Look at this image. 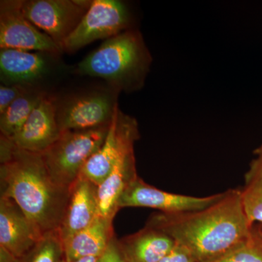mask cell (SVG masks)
Listing matches in <instances>:
<instances>
[{"label":"cell","mask_w":262,"mask_h":262,"mask_svg":"<svg viewBox=\"0 0 262 262\" xmlns=\"http://www.w3.org/2000/svg\"><path fill=\"white\" fill-rule=\"evenodd\" d=\"M146 225L168 234L200 262L223 256L249 237L253 229L239 189L224 192L216 203L201 211L153 215Z\"/></svg>","instance_id":"1"},{"label":"cell","mask_w":262,"mask_h":262,"mask_svg":"<svg viewBox=\"0 0 262 262\" xmlns=\"http://www.w3.org/2000/svg\"><path fill=\"white\" fill-rule=\"evenodd\" d=\"M0 163L1 195L12 198L43 234L58 230L70 188L54 182L42 154L20 149L1 136Z\"/></svg>","instance_id":"2"},{"label":"cell","mask_w":262,"mask_h":262,"mask_svg":"<svg viewBox=\"0 0 262 262\" xmlns=\"http://www.w3.org/2000/svg\"><path fill=\"white\" fill-rule=\"evenodd\" d=\"M151 63L142 34L134 28L106 39L77 64L75 72L102 79L119 94H129L143 89Z\"/></svg>","instance_id":"3"},{"label":"cell","mask_w":262,"mask_h":262,"mask_svg":"<svg viewBox=\"0 0 262 262\" xmlns=\"http://www.w3.org/2000/svg\"><path fill=\"white\" fill-rule=\"evenodd\" d=\"M110 125L62 132L56 142L42 153L48 171L56 184L65 188L72 187L88 160L102 145Z\"/></svg>","instance_id":"4"},{"label":"cell","mask_w":262,"mask_h":262,"mask_svg":"<svg viewBox=\"0 0 262 262\" xmlns=\"http://www.w3.org/2000/svg\"><path fill=\"white\" fill-rule=\"evenodd\" d=\"M126 3L120 0H93L80 23L62 44V52L73 53L99 39H108L132 27Z\"/></svg>","instance_id":"5"},{"label":"cell","mask_w":262,"mask_h":262,"mask_svg":"<svg viewBox=\"0 0 262 262\" xmlns=\"http://www.w3.org/2000/svg\"><path fill=\"white\" fill-rule=\"evenodd\" d=\"M119 93L110 89L82 93L56 100V115L61 132L108 126L119 106Z\"/></svg>","instance_id":"6"},{"label":"cell","mask_w":262,"mask_h":262,"mask_svg":"<svg viewBox=\"0 0 262 262\" xmlns=\"http://www.w3.org/2000/svg\"><path fill=\"white\" fill-rule=\"evenodd\" d=\"M91 0H21L24 15L61 48L80 23Z\"/></svg>","instance_id":"7"},{"label":"cell","mask_w":262,"mask_h":262,"mask_svg":"<svg viewBox=\"0 0 262 262\" xmlns=\"http://www.w3.org/2000/svg\"><path fill=\"white\" fill-rule=\"evenodd\" d=\"M140 137L139 124L134 117L117 106L106 139L82 169L80 175L100 186L107 178L122 153L135 145Z\"/></svg>","instance_id":"8"},{"label":"cell","mask_w":262,"mask_h":262,"mask_svg":"<svg viewBox=\"0 0 262 262\" xmlns=\"http://www.w3.org/2000/svg\"><path fill=\"white\" fill-rule=\"evenodd\" d=\"M0 49L49 52L57 54L62 52L49 36L24 15L21 0L0 2Z\"/></svg>","instance_id":"9"},{"label":"cell","mask_w":262,"mask_h":262,"mask_svg":"<svg viewBox=\"0 0 262 262\" xmlns=\"http://www.w3.org/2000/svg\"><path fill=\"white\" fill-rule=\"evenodd\" d=\"M224 192L208 196L174 194L152 187L138 177L124 192L119 208L143 207L159 210L166 214L201 211L216 203Z\"/></svg>","instance_id":"10"},{"label":"cell","mask_w":262,"mask_h":262,"mask_svg":"<svg viewBox=\"0 0 262 262\" xmlns=\"http://www.w3.org/2000/svg\"><path fill=\"white\" fill-rule=\"evenodd\" d=\"M59 55L49 52L0 50L2 84L42 89L43 82L54 73L56 57Z\"/></svg>","instance_id":"11"},{"label":"cell","mask_w":262,"mask_h":262,"mask_svg":"<svg viewBox=\"0 0 262 262\" xmlns=\"http://www.w3.org/2000/svg\"><path fill=\"white\" fill-rule=\"evenodd\" d=\"M43 235L12 198L0 196V248L14 257L20 258Z\"/></svg>","instance_id":"12"},{"label":"cell","mask_w":262,"mask_h":262,"mask_svg":"<svg viewBox=\"0 0 262 262\" xmlns=\"http://www.w3.org/2000/svg\"><path fill=\"white\" fill-rule=\"evenodd\" d=\"M61 134L57 120L56 99L48 94L11 140L20 149L42 154Z\"/></svg>","instance_id":"13"},{"label":"cell","mask_w":262,"mask_h":262,"mask_svg":"<svg viewBox=\"0 0 262 262\" xmlns=\"http://www.w3.org/2000/svg\"><path fill=\"white\" fill-rule=\"evenodd\" d=\"M98 216V186L80 176L70 188V198L58 230L62 241L89 227Z\"/></svg>","instance_id":"14"},{"label":"cell","mask_w":262,"mask_h":262,"mask_svg":"<svg viewBox=\"0 0 262 262\" xmlns=\"http://www.w3.org/2000/svg\"><path fill=\"white\" fill-rule=\"evenodd\" d=\"M138 177L133 145L122 153L107 178L98 187V215L114 221L120 210V198L128 186Z\"/></svg>","instance_id":"15"},{"label":"cell","mask_w":262,"mask_h":262,"mask_svg":"<svg viewBox=\"0 0 262 262\" xmlns=\"http://www.w3.org/2000/svg\"><path fill=\"white\" fill-rule=\"evenodd\" d=\"M127 262H160L177 243L168 234L146 225L144 229L118 241Z\"/></svg>","instance_id":"16"},{"label":"cell","mask_w":262,"mask_h":262,"mask_svg":"<svg viewBox=\"0 0 262 262\" xmlns=\"http://www.w3.org/2000/svg\"><path fill=\"white\" fill-rule=\"evenodd\" d=\"M113 221L98 216L91 225L63 241L64 259L100 257L115 237Z\"/></svg>","instance_id":"17"},{"label":"cell","mask_w":262,"mask_h":262,"mask_svg":"<svg viewBox=\"0 0 262 262\" xmlns=\"http://www.w3.org/2000/svg\"><path fill=\"white\" fill-rule=\"evenodd\" d=\"M47 94L43 89H31L15 100L4 113L0 115L1 136L13 139L41 100Z\"/></svg>","instance_id":"18"},{"label":"cell","mask_w":262,"mask_h":262,"mask_svg":"<svg viewBox=\"0 0 262 262\" xmlns=\"http://www.w3.org/2000/svg\"><path fill=\"white\" fill-rule=\"evenodd\" d=\"M64 258L63 241L58 231L48 232L35 246L15 262H61Z\"/></svg>","instance_id":"19"},{"label":"cell","mask_w":262,"mask_h":262,"mask_svg":"<svg viewBox=\"0 0 262 262\" xmlns=\"http://www.w3.org/2000/svg\"><path fill=\"white\" fill-rule=\"evenodd\" d=\"M211 262H262V233L252 231L249 237L223 256Z\"/></svg>","instance_id":"20"},{"label":"cell","mask_w":262,"mask_h":262,"mask_svg":"<svg viewBox=\"0 0 262 262\" xmlns=\"http://www.w3.org/2000/svg\"><path fill=\"white\" fill-rule=\"evenodd\" d=\"M241 199L251 225L255 222L262 224V179L246 184L241 190Z\"/></svg>","instance_id":"21"},{"label":"cell","mask_w":262,"mask_h":262,"mask_svg":"<svg viewBox=\"0 0 262 262\" xmlns=\"http://www.w3.org/2000/svg\"><path fill=\"white\" fill-rule=\"evenodd\" d=\"M31 89H35V88L27 87V86L20 85V84L6 85V84H1L0 85V115L4 113L15 100Z\"/></svg>","instance_id":"22"},{"label":"cell","mask_w":262,"mask_h":262,"mask_svg":"<svg viewBox=\"0 0 262 262\" xmlns=\"http://www.w3.org/2000/svg\"><path fill=\"white\" fill-rule=\"evenodd\" d=\"M160 262H200L187 248L178 244Z\"/></svg>","instance_id":"23"},{"label":"cell","mask_w":262,"mask_h":262,"mask_svg":"<svg viewBox=\"0 0 262 262\" xmlns=\"http://www.w3.org/2000/svg\"><path fill=\"white\" fill-rule=\"evenodd\" d=\"M98 262H127L119 246L118 239L114 237L104 253L98 257Z\"/></svg>","instance_id":"24"},{"label":"cell","mask_w":262,"mask_h":262,"mask_svg":"<svg viewBox=\"0 0 262 262\" xmlns=\"http://www.w3.org/2000/svg\"><path fill=\"white\" fill-rule=\"evenodd\" d=\"M254 153L256 157L251 162L249 170L246 174V184L262 179V145L255 150Z\"/></svg>","instance_id":"25"},{"label":"cell","mask_w":262,"mask_h":262,"mask_svg":"<svg viewBox=\"0 0 262 262\" xmlns=\"http://www.w3.org/2000/svg\"><path fill=\"white\" fill-rule=\"evenodd\" d=\"M15 257L5 251L3 248H0V262H15Z\"/></svg>","instance_id":"26"},{"label":"cell","mask_w":262,"mask_h":262,"mask_svg":"<svg viewBox=\"0 0 262 262\" xmlns=\"http://www.w3.org/2000/svg\"><path fill=\"white\" fill-rule=\"evenodd\" d=\"M98 257H85L75 260V261H69L63 258L61 262H98Z\"/></svg>","instance_id":"27"},{"label":"cell","mask_w":262,"mask_h":262,"mask_svg":"<svg viewBox=\"0 0 262 262\" xmlns=\"http://www.w3.org/2000/svg\"><path fill=\"white\" fill-rule=\"evenodd\" d=\"M260 232H261V233H262V227H261V231H260Z\"/></svg>","instance_id":"28"}]
</instances>
